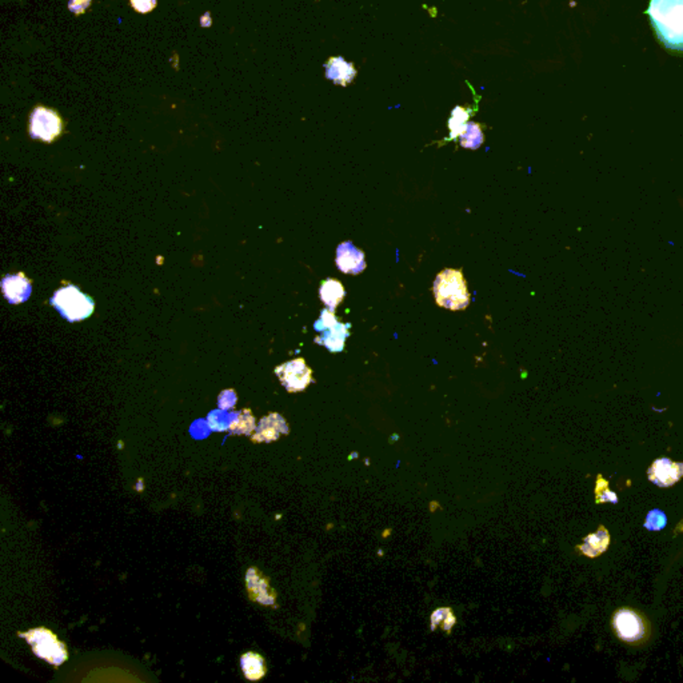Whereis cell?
<instances>
[{
    "mask_svg": "<svg viewBox=\"0 0 683 683\" xmlns=\"http://www.w3.org/2000/svg\"><path fill=\"white\" fill-rule=\"evenodd\" d=\"M646 14L661 46L683 57V0H650Z\"/></svg>",
    "mask_w": 683,
    "mask_h": 683,
    "instance_id": "cell-1",
    "label": "cell"
},
{
    "mask_svg": "<svg viewBox=\"0 0 683 683\" xmlns=\"http://www.w3.org/2000/svg\"><path fill=\"white\" fill-rule=\"evenodd\" d=\"M433 292L440 307L459 311L470 304V292L462 270L446 269L440 271L433 285Z\"/></svg>",
    "mask_w": 683,
    "mask_h": 683,
    "instance_id": "cell-2",
    "label": "cell"
},
{
    "mask_svg": "<svg viewBox=\"0 0 683 683\" xmlns=\"http://www.w3.org/2000/svg\"><path fill=\"white\" fill-rule=\"evenodd\" d=\"M20 638H24L33 654L54 666H61L68 659V652L64 642L59 640L57 634L46 627L31 629L27 633H19Z\"/></svg>",
    "mask_w": 683,
    "mask_h": 683,
    "instance_id": "cell-3",
    "label": "cell"
},
{
    "mask_svg": "<svg viewBox=\"0 0 683 683\" xmlns=\"http://www.w3.org/2000/svg\"><path fill=\"white\" fill-rule=\"evenodd\" d=\"M50 302L59 311L63 318L73 323L89 318L95 310L91 298L83 294L74 285H67L55 291Z\"/></svg>",
    "mask_w": 683,
    "mask_h": 683,
    "instance_id": "cell-4",
    "label": "cell"
},
{
    "mask_svg": "<svg viewBox=\"0 0 683 683\" xmlns=\"http://www.w3.org/2000/svg\"><path fill=\"white\" fill-rule=\"evenodd\" d=\"M315 331L319 336L315 338V343L329 350L330 352H340L345 350V343L350 336V324L339 322L335 317V311L324 308L320 313V318L314 323Z\"/></svg>",
    "mask_w": 683,
    "mask_h": 683,
    "instance_id": "cell-5",
    "label": "cell"
},
{
    "mask_svg": "<svg viewBox=\"0 0 683 683\" xmlns=\"http://www.w3.org/2000/svg\"><path fill=\"white\" fill-rule=\"evenodd\" d=\"M63 131V122L55 110L45 106L35 107L31 112L30 135L46 143L54 142Z\"/></svg>",
    "mask_w": 683,
    "mask_h": 683,
    "instance_id": "cell-6",
    "label": "cell"
},
{
    "mask_svg": "<svg viewBox=\"0 0 683 683\" xmlns=\"http://www.w3.org/2000/svg\"><path fill=\"white\" fill-rule=\"evenodd\" d=\"M275 374L289 393H301L314 382L313 371L303 358H297L278 366Z\"/></svg>",
    "mask_w": 683,
    "mask_h": 683,
    "instance_id": "cell-7",
    "label": "cell"
},
{
    "mask_svg": "<svg viewBox=\"0 0 683 683\" xmlns=\"http://www.w3.org/2000/svg\"><path fill=\"white\" fill-rule=\"evenodd\" d=\"M617 637L627 643H636L646 636V624L642 617L631 608H620L613 617Z\"/></svg>",
    "mask_w": 683,
    "mask_h": 683,
    "instance_id": "cell-8",
    "label": "cell"
},
{
    "mask_svg": "<svg viewBox=\"0 0 683 683\" xmlns=\"http://www.w3.org/2000/svg\"><path fill=\"white\" fill-rule=\"evenodd\" d=\"M335 264L340 273L358 275L365 271V254L350 241L343 242L336 247Z\"/></svg>",
    "mask_w": 683,
    "mask_h": 683,
    "instance_id": "cell-9",
    "label": "cell"
},
{
    "mask_svg": "<svg viewBox=\"0 0 683 683\" xmlns=\"http://www.w3.org/2000/svg\"><path fill=\"white\" fill-rule=\"evenodd\" d=\"M649 479L659 487L675 485L683 476L682 462H673L668 458H658L649 467Z\"/></svg>",
    "mask_w": 683,
    "mask_h": 683,
    "instance_id": "cell-10",
    "label": "cell"
},
{
    "mask_svg": "<svg viewBox=\"0 0 683 683\" xmlns=\"http://www.w3.org/2000/svg\"><path fill=\"white\" fill-rule=\"evenodd\" d=\"M289 433L290 427L285 418L278 412H271L260 419L255 433L251 435V440L254 443H270L280 440V437L287 435Z\"/></svg>",
    "mask_w": 683,
    "mask_h": 683,
    "instance_id": "cell-11",
    "label": "cell"
},
{
    "mask_svg": "<svg viewBox=\"0 0 683 683\" xmlns=\"http://www.w3.org/2000/svg\"><path fill=\"white\" fill-rule=\"evenodd\" d=\"M1 290L10 303H23L30 298L31 280L23 273L7 275L1 280Z\"/></svg>",
    "mask_w": 683,
    "mask_h": 683,
    "instance_id": "cell-12",
    "label": "cell"
},
{
    "mask_svg": "<svg viewBox=\"0 0 683 683\" xmlns=\"http://www.w3.org/2000/svg\"><path fill=\"white\" fill-rule=\"evenodd\" d=\"M326 79L331 80L336 86L347 87L358 74L354 63L345 61L342 57H333L324 63Z\"/></svg>",
    "mask_w": 683,
    "mask_h": 683,
    "instance_id": "cell-13",
    "label": "cell"
},
{
    "mask_svg": "<svg viewBox=\"0 0 683 683\" xmlns=\"http://www.w3.org/2000/svg\"><path fill=\"white\" fill-rule=\"evenodd\" d=\"M247 585L253 601H258L263 605H273L275 592L269 585V579L263 578L258 570H255V577H254V569L248 570Z\"/></svg>",
    "mask_w": 683,
    "mask_h": 683,
    "instance_id": "cell-14",
    "label": "cell"
},
{
    "mask_svg": "<svg viewBox=\"0 0 683 683\" xmlns=\"http://www.w3.org/2000/svg\"><path fill=\"white\" fill-rule=\"evenodd\" d=\"M608 545H610V534L603 526H601L598 532L589 534L583 539V545H579L577 548L578 551H580L583 555L595 558L603 554L608 550Z\"/></svg>",
    "mask_w": 683,
    "mask_h": 683,
    "instance_id": "cell-15",
    "label": "cell"
},
{
    "mask_svg": "<svg viewBox=\"0 0 683 683\" xmlns=\"http://www.w3.org/2000/svg\"><path fill=\"white\" fill-rule=\"evenodd\" d=\"M319 297L323 304H326L327 308L331 311H335L338 306L343 302L346 298V290L342 286V283L338 279H326L320 289H319Z\"/></svg>",
    "mask_w": 683,
    "mask_h": 683,
    "instance_id": "cell-16",
    "label": "cell"
},
{
    "mask_svg": "<svg viewBox=\"0 0 683 683\" xmlns=\"http://www.w3.org/2000/svg\"><path fill=\"white\" fill-rule=\"evenodd\" d=\"M241 668L244 677L250 681H259L267 673L264 658L258 653H244L241 656Z\"/></svg>",
    "mask_w": 683,
    "mask_h": 683,
    "instance_id": "cell-17",
    "label": "cell"
},
{
    "mask_svg": "<svg viewBox=\"0 0 683 683\" xmlns=\"http://www.w3.org/2000/svg\"><path fill=\"white\" fill-rule=\"evenodd\" d=\"M255 428H257V422H255L254 414L251 412L250 409H243V410L235 414V418L230 426L228 431L234 435L251 437V434L255 431Z\"/></svg>",
    "mask_w": 683,
    "mask_h": 683,
    "instance_id": "cell-18",
    "label": "cell"
},
{
    "mask_svg": "<svg viewBox=\"0 0 683 683\" xmlns=\"http://www.w3.org/2000/svg\"><path fill=\"white\" fill-rule=\"evenodd\" d=\"M459 144L463 149L469 150H478L483 142H485V134H483V127L476 122H469L465 131L460 134Z\"/></svg>",
    "mask_w": 683,
    "mask_h": 683,
    "instance_id": "cell-19",
    "label": "cell"
},
{
    "mask_svg": "<svg viewBox=\"0 0 683 683\" xmlns=\"http://www.w3.org/2000/svg\"><path fill=\"white\" fill-rule=\"evenodd\" d=\"M471 117V110L467 107L456 106L451 111V117L449 119V130H450V137L449 139H458L460 134L465 131L469 119Z\"/></svg>",
    "mask_w": 683,
    "mask_h": 683,
    "instance_id": "cell-20",
    "label": "cell"
},
{
    "mask_svg": "<svg viewBox=\"0 0 683 683\" xmlns=\"http://www.w3.org/2000/svg\"><path fill=\"white\" fill-rule=\"evenodd\" d=\"M456 615L451 613V610L449 608H438L431 615V630L433 631H435L437 629H442L444 633L450 634V631L456 626Z\"/></svg>",
    "mask_w": 683,
    "mask_h": 683,
    "instance_id": "cell-21",
    "label": "cell"
},
{
    "mask_svg": "<svg viewBox=\"0 0 683 683\" xmlns=\"http://www.w3.org/2000/svg\"><path fill=\"white\" fill-rule=\"evenodd\" d=\"M234 418H235L234 414H227L220 409L219 411L210 412L207 421L213 431H226L230 428Z\"/></svg>",
    "mask_w": 683,
    "mask_h": 683,
    "instance_id": "cell-22",
    "label": "cell"
},
{
    "mask_svg": "<svg viewBox=\"0 0 683 683\" xmlns=\"http://www.w3.org/2000/svg\"><path fill=\"white\" fill-rule=\"evenodd\" d=\"M668 525V516L661 511V510H652L647 516H646V522H645V527L650 532H661Z\"/></svg>",
    "mask_w": 683,
    "mask_h": 683,
    "instance_id": "cell-23",
    "label": "cell"
},
{
    "mask_svg": "<svg viewBox=\"0 0 683 683\" xmlns=\"http://www.w3.org/2000/svg\"><path fill=\"white\" fill-rule=\"evenodd\" d=\"M595 494H596V503H605V502L617 503V501H618L617 500V495L610 491L608 481H605L602 475H598V478H596V490H595Z\"/></svg>",
    "mask_w": 683,
    "mask_h": 683,
    "instance_id": "cell-24",
    "label": "cell"
},
{
    "mask_svg": "<svg viewBox=\"0 0 683 683\" xmlns=\"http://www.w3.org/2000/svg\"><path fill=\"white\" fill-rule=\"evenodd\" d=\"M133 8L139 14H149L156 7L158 0H130Z\"/></svg>",
    "mask_w": 683,
    "mask_h": 683,
    "instance_id": "cell-25",
    "label": "cell"
},
{
    "mask_svg": "<svg viewBox=\"0 0 683 683\" xmlns=\"http://www.w3.org/2000/svg\"><path fill=\"white\" fill-rule=\"evenodd\" d=\"M91 1L92 0H70L68 8L75 15H80V14H84L86 10L91 6Z\"/></svg>",
    "mask_w": 683,
    "mask_h": 683,
    "instance_id": "cell-26",
    "label": "cell"
}]
</instances>
